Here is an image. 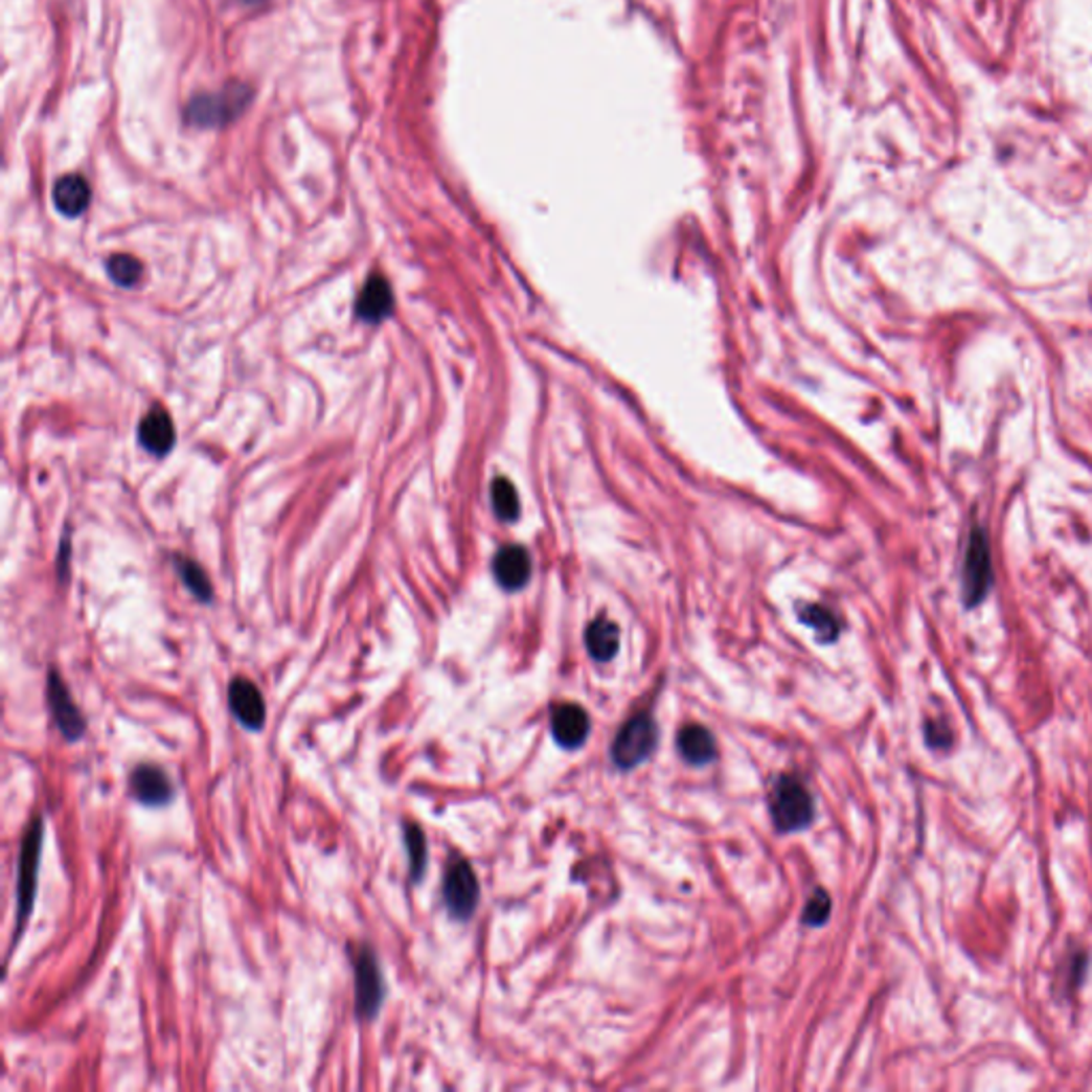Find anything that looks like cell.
<instances>
[{
	"mask_svg": "<svg viewBox=\"0 0 1092 1092\" xmlns=\"http://www.w3.org/2000/svg\"><path fill=\"white\" fill-rule=\"evenodd\" d=\"M350 962L355 973V1009L357 1018L371 1022L378 1018L382 1003L387 999V984L382 975L376 952L367 943L350 948Z\"/></svg>",
	"mask_w": 1092,
	"mask_h": 1092,
	"instance_id": "cell-1",
	"label": "cell"
},
{
	"mask_svg": "<svg viewBox=\"0 0 1092 1092\" xmlns=\"http://www.w3.org/2000/svg\"><path fill=\"white\" fill-rule=\"evenodd\" d=\"M771 813L781 833H796L813 822V802L806 788L794 777H779L771 794Z\"/></svg>",
	"mask_w": 1092,
	"mask_h": 1092,
	"instance_id": "cell-2",
	"label": "cell"
},
{
	"mask_svg": "<svg viewBox=\"0 0 1092 1092\" xmlns=\"http://www.w3.org/2000/svg\"><path fill=\"white\" fill-rule=\"evenodd\" d=\"M41 847H43V819L37 815L22 839L20 849V864H18V922L20 928L26 924L35 894H37V878H39V862H41Z\"/></svg>",
	"mask_w": 1092,
	"mask_h": 1092,
	"instance_id": "cell-3",
	"label": "cell"
},
{
	"mask_svg": "<svg viewBox=\"0 0 1092 1092\" xmlns=\"http://www.w3.org/2000/svg\"><path fill=\"white\" fill-rule=\"evenodd\" d=\"M442 896H445V905H447L449 913L455 919L463 922L474 915L478 896H480V888H478L476 872L465 858L451 860V864L447 868V875H445V884H442Z\"/></svg>",
	"mask_w": 1092,
	"mask_h": 1092,
	"instance_id": "cell-4",
	"label": "cell"
},
{
	"mask_svg": "<svg viewBox=\"0 0 1092 1092\" xmlns=\"http://www.w3.org/2000/svg\"><path fill=\"white\" fill-rule=\"evenodd\" d=\"M658 743V728L649 715L632 718L617 734L613 745V759L619 769L630 771L644 761Z\"/></svg>",
	"mask_w": 1092,
	"mask_h": 1092,
	"instance_id": "cell-5",
	"label": "cell"
},
{
	"mask_svg": "<svg viewBox=\"0 0 1092 1092\" xmlns=\"http://www.w3.org/2000/svg\"><path fill=\"white\" fill-rule=\"evenodd\" d=\"M991 583H993V564H991L988 540L984 536V531L975 527L969 536L964 574H962L966 605L973 607V605L981 602L991 589Z\"/></svg>",
	"mask_w": 1092,
	"mask_h": 1092,
	"instance_id": "cell-6",
	"label": "cell"
},
{
	"mask_svg": "<svg viewBox=\"0 0 1092 1092\" xmlns=\"http://www.w3.org/2000/svg\"><path fill=\"white\" fill-rule=\"evenodd\" d=\"M47 704L53 718V724L59 726L63 736L69 743H77L86 732V720L75 704L69 687L65 685L59 670L49 668L47 673Z\"/></svg>",
	"mask_w": 1092,
	"mask_h": 1092,
	"instance_id": "cell-7",
	"label": "cell"
},
{
	"mask_svg": "<svg viewBox=\"0 0 1092 1092\" xmlns=\"http://www.w3.org/2000/svg\"><path fill=\"white\" fill-rule=\"evenodd\" d=\"M246 103H248V90H244L242 86H235L225 92L192 98L188 105L186 118L199 127H215V124H223V122L235 118Z\"/></svg>",
	"mask_w": 1092,
	"mask_h": 1092,
	"instance_id": "cell-8",
	"label": "cell"
},
{
	"mask_svg": "<svg viewBox=\"0 0 1092 1092\" xmlns=\"http://www.w3.org/2000/svg\"><path fill=\"white\" fill-rule=\"evenodd\" d=\"M229 708L233 718L250 732H260L267 720L265 698L254 681L248 677H235L229 685Z\"/></svg>",
	"mask_w": 1092,
	"mask_h": 1092,
	"instance_id": "cell-9",
	"label": "cell"
},
{
	"mask_svg": "<svg viewBox=\"0 0 1092 1092\" xmlns=\"http://www.w3.org/2000/svg\"><path fill=\"white\" fill-rule=\"evenodd\" d=\"M131 794L143 806H165L174 798V786L156 764H139L131 773Z\"/></svg>",
	"mask_w": 1092,
	"mask_h": 1092,
	"instance_id": "cell-10",
	"label": "cell"
},
{
	"mask_svg": "<svg viewBox=\"0 0 1092 1092\" xmlns=\"http://www.w3.org/2000/svg\"><path fill=\"white\" fill-rule=\"evenodd\" d=\"M589 715L578 704H558L551 713V730L564 749L581 747L589 736Z\"/></svg>",
	"mask_w": 1092,
	"mask_h": 1092,
	"instance_id": "cell-11",
	"label": "cell"
},
{
	"mask_svg": "<svg viewBox=\"0 0 1092 1092\" xmlns=\"http://www.w3.org/2000/svg\"><path fill=\"white\" fill-rule=\"evenodd\" d=\"M393 310V291L385 276L373 273L357 299V316L365 322L385 320Z\"/></svg>",
	"mask_w": 1092,
	"mask_h": 1092,
	"instance_id": "cell-12",
	"label": "cell"
},
{
	"mask_svg": "<svg viewBox=\"0 0 1092 1092\" xmlns=\"http://www.w3.org/2000/svg\"><path fill=\"white\" fill-rule=\"evenodd\" d=\"M139 440L143 449L154 455L169 453L176 445V427L172 416L162 408L150 410L139 425Z\"/></svg>",
	"mask_w": 1092,
	"mask_h": 1092,
	"instance_id": "cell-13",
	"label": "cell"
},
{
	"mask_svg": "<svg viewBox=\"0 0 1092 1092\" xmlns=\"http://www.w3.org/2000/svg\"><path fill=\"white\" fill-rule=\"evenodd\" d=\"M494 572H496L498 583L504 589H508V591L521 589L527 583L529 572H531V562H529L527 551L523 549V546H517V544L504 546V549L496 555Z\"/></svg>",
	"mask_w": 1092,
	"mask_h": 1092,
	"instance_id": "cell-14",
	"label": "cell"
},
{
	"mask_svg": "<svg viewBox=\"0 0 1092 1092\" xmlns=\"http://www.w3.org/2000/svg\"><path fill=\"white\" fill-rule=\"evenodd\" d=\"M679 751L689 764H693V767H704V764L715 759L718 743L715 736L704 726L691 724L685 726L679 734Z\"/></svg>",
	"mask_w": 1092,
	"mask_h": 1092,
	"instance_id": "cell-15",
	"label": "cell"
},
{
	"mask_svg": "<svg viewBox=\"0 0 1092 1092\" xmlns=\"http://www.w3.org/2000/svg\"><path fill=\"white\" fill-rule=\"evenodd\" d=\"M53 205L69 218H77L90 205V186L82 176H65L53 186Z\"/></svg>",
	"mask_w": 1092,
	"mask_h": 1092,
	"instance_id": "cell-16",
	"label": "cell"
},
{
	"mask_svg": "<svg viewBox=\"0 0 1092 1092\" xmlns=\"http://www.w3.org/2000/svg\"><path fill=\"white\" fill-rule=\"evenodd\" d=\"M585 640H587V649H589L593 660L611 662L617 655V651H619L621 634H619L617 623H613L607 617H599L593 623H589Z\"/></svg>",
	"mask_w": 1092,
	"mask_h": 1092,
	"instance_id": "cell-17",
	"label": "cell"
},
{
	"mask_svg": "<svg viewBox=\"0 0 1092 1092\" xmlns=\"http://www.w3.org/2000/svg\"><path fill=\"white\" fill-rule=\"evenodd\" d=\"M404 843L408 849V862H410V878L414 884H418L425 875L427 868V839L418 824L406 822L404 824Z\"/></svg>",
	"mask_w": 1092,
	"mask_h": 1092,
	"instance_id": "cell-18",
	"label": "cell"
},
{
	"mask_svg": "<svg viewBox=\"0 0 1092 1092\" xmlns=\"http://www.w3.org/2000/svg\"><path fill=\"white\" fill-rule=\"evenodd\" d=\"M107 273L120 287H137L143 278V265L131 254H116L107 260Z\"/></svg>",
	"mask_w": 1092,
	"mask_h": 1092,
	"instance_id": "cell-19",
	"label": "cell"
},
{
	"mask_svg": "<svg viewBox=\"0 0 1092 1092\" xmlns=\"http://www.w3.org/2000/svg\"><path fill=\"white\" fill-rule=\"evenodd\" d=\"M491 500H494V508L500 519L515 521L519 517V496L510 480L498 478L491 488Z\"/></svg>",
	"mask_w": 1092,
	"mask_h": 1092,
	"instance_id": "cell-20",
	"label": "cell"
},
{
	"mask_svg": "<svg viewBox=\"0 0 1092 1092\" xmlns=\"http://www.w3.org/2000/svg\"><path fill=\"white\" fill-rule=\"evenodd\" d=\"M800 619L811 625L822 640H835L839 634V623L833 617L831 611L819 609V607H806V611L800 613Z\"/></svg>",
	"mask_w": 1092,
	"mask_h": 1092,
	"instance_id": "cell-21",
	"label": "cell"
},
{
	"mask_svg": "<svg viewBox=\"0 0 1092 1092\" xmlns=\"http://www.w3.org/2000/svg\"><path fill=\"white\" fill-rule=\"evenodd\" d=\"M178 570H180V576L184 578L186 587L199 597L203 599V602H209L211 599V585L205 576V572L190 560H180L178 562Z\"/></svg>",
	"mask_w": 1092,
	"mask_h": 1092,
	"instance_id": "cell-22",
	"label": "cell"
},
{
	"mask_svg": "<svg viewBox=\"0 0 1092 1092\" xmlns=\"http://www.w3.org/2000/svg\"><path fill=\"white\" fill-rule=\"evenodd\" d=\"M831 896L824 890H815L813 896L806 901V907L802 911V922L806 926H822L831 915Z\"/></svg>",
	"mask_w": 1092,
	"mask_h": 1092,
	"instance_id": "cell-23",
	"label": "cell"
},
{
	"mask_svg": "<svg viewBox=\"0 0 1092 1092\" xmlns=\"http://www.w3.org/2000/svg\"><path fill=\"white\" fill-rule=\"evenodd\" d=\"M926 732H928V743L935 745V747H948L952 743V732L948 728H941L939 724H928L926 726Z\"/></svg>",
	"mask_w": 1092,
	"mask_h": 1092,
	"instance_id": "cell-24",
	"label": "cell"
}]
</instances>
